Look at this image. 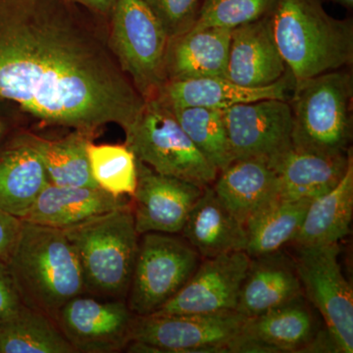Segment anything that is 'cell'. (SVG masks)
Masks as SVG:
<instances>
[{
    "instance_id": "1",
    "label": "cell",
    "mask_w": 353,
    "mask_h": 353,
    "mask_svg": "<svg viewBox=\"0 0 353 353\" xmlns=\"http://www.w3.org/2000/svg\"><path fill=\"white\" fill-rule=\"evenodd\" d=\"M104 20L72 0H0V101L44 126L129 130L145 101Z\"/></svg>"
},
{
    "instance_id": "2",
    "label": "cell",
    "mask_w": 353,
    "mask_h": 353,
    "mask_svg": "<svg viewBox=\"0 0 353 353\" xmlns=\"http://www.w3.org/2000/svg\"><path fill=\"white\" fill-rule=\"evenodd\" d=\"M6 265L22 303L55 322L65 304L87 290L75 248L60 229L23 221Z\"/></svg>"
},
{
    "instance_id": "3",
    "label": "cell",
    "mask_w": 353,
    "mask_h": 353,
    "mask_svg": "<svg viewBox=\"0 0 353 353\" xmlns=\"http://www.w3.org/2000/svg\"><path fill=\"white\" fill-rule=\"evenodd\" d=\"M268 17L294 87L352 64V20L332 17L321 0H276Z\"/></svg>"
},
{
    "instance_id": "4",
    "label": "cell",
    "mask_w": 353,
    "mask_h": 353,
    "mask_svg": "<svg viewBox=\"0 0 353 353\" xmlns=\"http://www.w3.org/2000/svg\"><path fill=\"white\" fill-rule=\"evenodd\" d=\"M62 231L75 248L85 289L105 299H124L139 243L132 202Z\"/></svg>"
},
{
    "instance_id": "5",
    "label": "cell",
    "mask_w": 353,
    "mask_h": 353,
    "mask_svg": "<svg viewBox=\"0 0 353 353\" xmlns=\"http://www.w3.org/2000/svg\"><path fill=\"white\" fill-rule=\"evenodd\" d=\"M352 76L327 72L299 83L292 92V145L320 154H347L352 138Z\"/></svg>"
},
{
    "instance_id": "6",
    "label": "cell",
    "mask_w": 353,
    "mask_h": 353,
    "mask_svg": "<svg viewBox=\"0 0 353 353\" xmlns=\"http://www.w3.org/2000/svg\"><path fill=\"white\" fill-rule=\"evenodd\" d=\"M125 134V143L137 159L162 175L205 188L213 185L219 174L185 134L170 109L157 99L145 101L143 111Z\"/></svg>"
},
{
    "instance_id": "7",
    "label": "cell",
    "mask_w": 353,
    "mask_h": 353,
    "mask_svg": "<svg viewBox=\"0 0 353 353\" xmlns=\"http://www.w3.org/2000/svg\"><path fill=\"white\" fill-rule=\"evenodd\" d=\"M109 43L123 71L145 101L166 83L169 37L145 0H116L109 18Z\"/></svg>"
},
{
    "instance_id": "8",
    "label": "cell",
    "mask_w": 353,
    "mask_h": 353,
    "mask_svg": "<svg viewBox=\"0 0 353 353\" xmlns=\"http://www.w3.org/2000/svg\"><path fill=\"white\" fill-rule=\"evenodd\" d=\"M246 318L233 311L134 315L130 352H232Z\"/></svg>"
},
{
    "instance_id": "9",
    "label": "cell",
    "mask_w": 353,
    "mask_h": 353,
    "mask_svg": "<svg viewBox=\"0 0 353 353\" xmlns=\"http://www.w3.org/2000/svg\"><path fill=\"white\" fill-rule=\"evenodd\" d=\"M199 256L185 239L170 234H143L128 292L130 310L137 316L159 310L192 277Z\"/></svg>"
},
{
    "instance_id": "10",
    "label": "cell",
    "mask_w": 353,
    "mask_h": 353,
    "mask_svg": "<svg viewBox=\"0 0 353 353\" xmlns=\"http://www.w3.org/2000/svg\"><path fill=\"white\" fill-rule=\"evenodd\" d=\"M339 254V243L299 246L294 264L303 294L321 314L338 352L352 353L353 292Z\"/></svg>"
},
{
    "instance_id": "11",
    "label": "cell",
    "mask_w": 353,
    "mask_h": 353,
    "mask_svg": "<svg viewBox=\"0 0 353 353\" xmlns=\"http://www.w3.org/2000/svg\"><path fill=\"white\" fill-rule=\"evenodd\" d=\"M134 314L123 299L78 296L58 313L57 324L75 352L114 353L131 343Z\"/></svg>"
},
{
    "instance_id": "12",
    "label": "cell",
    "mask_w": 353,
    "mask_h": 353,
    "mask_svg": "<svg viewBox=\"0 0 353 353\" xmlns=\"http://www.w3.org/2000/svg\"><path fill=\"white\" fill-rule=\"evenodd\" d=\"M233 160L272 158L292 146L290 104L281 99L238 104L223 110Z\"/></svg>"
},
{
    "instance_id": "13",
    "label": "cell",
    "mask_w": 353,
    "mask_h": 353,
    "mask_svg": "<svg viewBox=\"0 0 353 353\" xmlns=\"http://www.w3.org/2000/svg\"><path fill=\"white\" fill-rule=\"evenodd\" d=\"M250 259L243 250L204 259L182 289L152 314H205L236 310Z\"/></svg>"
},
{
    "instance_id": "14",
    "label": "cell",
    "mask_w": 353,
    "mask_h": 353,
    "mask_svg": "<svg viewBox=\"0 0 353 353\" xmlns=\"http://www.w3.org/2000/svg\"><path fill=\"white\" fill-rule=\"evenodd\" d=\"M137 165L138 185L131 201L137 232L181 233L204 188L157 173L139 159Z\"/></svg>"
},
{
    "instance_id": "15",
    "label": "cell",
    "mask_w": 353,
    "mask_h": 353,
    "mask_svg": "<svg viewBox=\"0 0 353 353\" xmlns=\"http://www.w3.org/2000/svg\"><path fill=\"white\" fill-rule=\"evenodd\" d=\"M315 318L303 296L246 318L232 352H294L309 350L317 338Z\"/></svg>"
},
{
    "instance_id": "16",
    "label": "cell",
    "mask_w": 353,
    "mask_h": 353,
    "mask_svg": "<svg viewBox=\"0 0 353 353\" xmlns=\"http://www.w3.org/2000/svg\"><path fill=\"white\" fill-rule=\"evenodd\" d=\"M294 88V79L289 71L278 82L259 88L243 87L227 78L208 77L166 82L153 99L169 109L206 108L224 110L238 104L263 99L288 101Z\"/></svg>"
},
{
    "instance_id": "17",
    "label": "cell",
    "mask_w": 353,
    "mask_h": 353,
    "mask_svg": "<svg viewBox=\"0 0 353 353\" xmlns=\"http://www.w3.org/2000/svg\"><path fill=\"white\" fill-rule=\"evenodd\" d=\"M287 72L268 15L232 30L227 79L243 87H266Z\"/></svg>"
},
{
    "instance_id": "18",
    "label": "cell",
    "mask_w": 353,
    "mask_h": 353,
    "mask_svg": "<svg viewBox=\"0 0 353 353\" xmlns=\"http://www.w3.org/2000/svg\"><path fill=\"white\" fill-rule=\"evenodd\" d=\"M303 296L296 264L279 250L252 257L236 311L245 318H252Z\"/></svg>"
},
{
    "instance_id": "19",
    "label": "cell",
    "mask_w": 353,
    "mask_h": 353,
    "mask_svg": "<svg viewBox=\"0 0 353 353\" xmlns=\"http://www.w3.org/2000/svg\"><path fill=\"white\" fill-rule=\"evenodd\" d=\"M50 183L27 132L16 134L0 145V208L24 219Z\"/></svg>"
},
{
    "instance_id": "20",
    "label": "cell",
    "mask_w": 353,
    "mask_h": 353,
    "mask_svg": "<svg viewBox=\"0 0 353 353\" xmlns=\"http://www.w3.org/2000/svg\"><path fill=\"white\" fill-rule=\"evenodd\" d=\"M231 29L190 28L169 39L165 60L166 82L220 77L227 78Z\"/></svg>"
},
{
    "instance_id": "21",
    "label": "cell",
    "mask_w": 353,
    "mask_h": 353,
    "mask_svg": "<svg viewBox=\"0 0 353 353\" xmlns=\"http://www.w3.org/2000/svg\"><path fill=\"white\" fill-rule=\"evenodd\" d=\"M347 154L327 155L290 146L268 162L277 176L279 196L287 199H312L326 194L347 171Z\"/></svg>"
},
{
    "instance_id": "22",
    "label": "cell",
    "mask_w": 353,
    "mask_h": 353,
    "mask_svg": "<svg viewBox=\"0 0 353 353\" xmlns=\"http://www.w3.org/2000/svg\"><path fill=\"white\" fill-rule=\"evenodd\" d=\"M130 203L127 196H113L99 187H66L50 183L22 221L65 230Z\"/></svg>"
},
{
    "instance_id": "23",
    "label": "cell",
    "mask_w": 353,
    "mask_h": 353,
    "mask_svg": "<svg viewBox=\"0 0 353 353\" xmlns=\"http://www.w3.org/2000/svg\"><path fill=\"white\" fill-rule=\"evenodd\" d=\"M213 190L243 226L260 211L279 199L275 172L266 160L234 159L219 172Z\"/></svg>"
},
{
    "instance_id": "24",
    "label": "cell",
    "mask_w": 353,
    "mask_h": 353,
    "mask_svg": "<svg viewBox=\"0 0 353 353\" xmlns=\"http://www.w3.org/2000/svg\"><path fill=\"white\" fill-rule=\"evenodd\" d=\"M183 239L203 259L245 252V227L216 196L211 185L199 197L182 230Z\"/></svg>"
},
{
    "instance_id": "25",
    "label": "cell",
    "mask_w": 353,
    "mask_h": 353,
    "mask_svg": "<svg viewBox=\"0 0 353 353\" xmlns=\"http://www.w3.org/2000/svg\"><path fill=\"white\" fill-rule=\"evenodd\" d=\"M353 213V158L338 185L309 204L292 243L297 246L332 245L350 234Z\"/></svg>"
},
{
    "instance_id": "26",
    "label": "cell",
    "mask_w": 353,
    "mask_h": 353,
    "mask_svg": "<svg viewBox=\"0 0 353 353\" xmlns=\"http://www.w3.org/2000/svg\"><path fill=\"white\" fill-rule=\"evenodd\" d=\"M27 134L43 161L51 183L66 187H99L92 178L88 152L94 134L77 130L58 139H43L30 132Z\"/></svg>"
},
{
    "instance_id": "27",
    "label": "cell",
    "mask_w": 353,
    "mask_h": 353,
    "mask_svg": "<svg viewBox=\"0 0 353 353\" xmlns=\"http://www.w3.org/2000/svg\"><path fill=\"white\" fill-rule=\"evenodd\" d=\"M0 353H75L57 322L22 305L0 322Z\"/></svg>"
},
{
    "instance_id": "28",
    "label": "cell",
    "mask_w": 353,
    "mask_h": 353,
    "mask_svg": "<svg viewBox=\"0 0 353 353\" xmlns=\"http://www.w3.org/2000/svg\"><path fill=\"white\" fill-rule=\"evenodd\" d=\"M310 199L279 197L245 225V252L250 257L279 252L292 243L303 224Z\"/></svg>"
},
{
    "instance_id": "29",
    "label": "cell",
    "mask_w": 353,
    "mask_h": 353,
    "mask_svg": "<svg viewBox=\"0 0 353 353\" xmlns=\"http://www.w3.org/2000/svg\"><path fill=\"white\" fill-rule=\"evenodd\" d=\"M170 110L199 152L218 171H222L233 161L223 110L206 108Z\"/></svg>"
},
{
    "instance_id": "30",
    "label": "cell",
    "mask_w": 353,
    "mask_h": 353,
    "mask_svg": "<svg viewBox=\"0 0 353 353\" xmlns=\"http://www.w3.org/2000/svg\"><path fill=\"white\" fill-rule=\"evenodd\" d=\"M88 160L94 182L115 196H132L138 185L137 157L124 145H88Z\"/></svg>"
},
{
    "instance_id": "31",
    "label": "cell",
    "mask_w": 353,
    "mask_h": 353,
    "mask_svg": "<svg viewBox=\"0 0 353 353\" xmlns=\"http://www.w3.org/2000/svg\"><path fill=\"white\" fill-rule=\"evenodd\" d=\"M275 2L276 0H202L192 28L233 30L268 15Z\"/></svg>"
},
{
    "instance_id": "32",
    "label": "cell",
    "mask_w": 353,
    "mask_h": 353,
    "mask_svg": "<svg viewBox=\"0 0 353 353\" xmlns=\"http://www.w3.org/2000/svg\"><path fill=\"white\" fill-rule=\"evenodd\" d=\"M163 26L169 39L189 31L196 22L201 0H145Z\"/></svg>"
},
{
    "instance_id": "33",
    "label": "cell",
    "mask_w": 353,
    "mask_h": 353,
    "mask_svg": "<svg viewBox=\"0 0 353 353\" xmlns=\"http://www.w3.org/2000/svg\"><path fill=\"white\" fill-rule=\"evenodd\" d=\"M22 304L8 267L0 261V322L15 313Z\"/></svg>"
},
{
    "instance_id": "34",
    "label": "cell",
    "mask_w": 353,
    "mask_h": 353,
    "mask_svg": "<svg viewBox=\"0 0 353 353\" xmlns=\"http://www.w3.org/2000/svg\"><path fill=\"white\" fill-rule=\"evenodd\" d=\"M23 221L0 208V261L7 263L19 236Z\"/></svg>"
},
{
    "instance_id": "35",
    "label": "cell",
    "mask_w": 353,
    "mask_h": 353,
    "mask_svg": "<svg viewBox=\"0 0 353 353\" xmlns=\"http://www.w3.org/2000/svg\"><path fill=\"white\" fill-rule=\"evenodd\" d=\"M79 6L88 9L90 12L103 18L106 21L110 18L116 0H72Z\"/></svg>"
},
{
    "instance_id": "36",
    "label": "cell",
    "mask_w": 353,
    "mask_h": 353,
    "mask_svg": "<svg viewBox=\"0 0 353 353\" xmlns=\"http://www.w3.org/2000/svg\"><path fill=\"white\" fill-rule=\"evenodd\" d=\"M9 131L8 122L3 116L0 115V145L4 141Z\"/></svg>"
},
{
    "instance_id": "37",
    "label": "cell",
    "mask_w": 353,
    "mask_h": 353,
    "mask_svg": "<svg viewBox=\"0 0 353 353\" xmlns=\"http://www.w3.org/2000/svg\"><path fill=\"white\" fill-rule=\"evenodd\" d=\"M332 1L336 2V3L340 4V6L347 9H352L353 7V0H332Z\"/></svg>"
}]
</instances>
